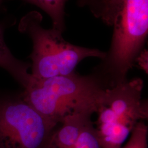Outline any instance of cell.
<instances>
[{
  "instance_id": "obj_12",
  "label": "cell",
  "mask_w": 148,
  "mask_h": 148,
  "mask_svg": "<svg viewBox=\"0 0 148 148\" xmlns=\"http://www.w3.org/2000/svg\"><path fill=\"white\" fill-rule=\"evenodd\" d=\"M93 1L94 0H77V5L79 7L87 6Z\"/></svg>"
},
{
  "instance_id": "obj_9",
  "label": "cell",
  "mask_w": 148,
  "mask_h": 148,
  "mask_svg": "<svg viewBox=\"0 0 148 148\" xmlns=\"http://www.w3.org/2000/svg\"><path fill=\"white\" fill-rule=\"evenodd\" d=\"M71 148H101L91 119L85 124L77 140Z\"/></svg>"
},
{
  "instance_id": "obj_13",
  "label": "cell",
  "mask_w": 148,
  "mask_h": 148,
  "mask_svg": "<svg viewBox=\"0 0 148 148\" xmlns=\"http://www.w3.org/2000/svg\"><path fill=\"white\" fill-rule=\"evenodd\" d=\"M1 1V0H0V1Z\"/></svg>"
},
{
  "instance_id": "obj_11",
  "label": "cell",
  "mask_w": 148,
  "mask_h": 148,
  "mask_svg": "<svg viewBox=\"0 0 148 148\" xmlns=\"http://www.w3.org/2000/svg\"><path fill=\"white\" fill-rule=\"evenodd\" d=\"M138 63L145 73L148 72V52L144 49L140 53L136 60V64Z\"/></svg>"
},
{
  "instance_id": "obj_10",
  "label": "cell",
  "mask_w": 148,
  "mask_h": 148,
  "mask_svg": "<svg viewBox=\"0 0 148 148\" xmlns=\"http://www.w3.org/2000/svg\"><path fill=\"white\" fill-rule=\"evenodd\" d=\"M148 126L145 122H138L131 133L129 140L121 148H148Z\"/></svg>"
},
{
  "instance_id": "obj_1",
  "label": "cell",
  "mask_w": 148,
  "mask_h": 148,
  "mask_svg": "<svg viewBox=\"0 0 148 148\" xmlns=\"http://www.w3.org/2000/svg\"><path fill=\"white\" fill-rule=\"evenodd\" d=\"M92 13L112 27L110 47L94 70L109 88L125 82L148 34V0H94Z\"/></svg>"
},
{
  "instance_id": "obj_8",
  "label": "cell",
  "mask_w": 148,
  "mask_h": 148,
  "mask_svg": "<svg viewBox=\"0 0 148 148\" xmlns=\"http://www.w3.org/2000/svg\"><path fill=\"white\" fill-rule=\"evenodd\" d=\"M46 13L52 22V28L63 33L65 29V7L68 0H24Z\"/></svg>"
},
{
  "instance_id": "obj_6",
  "label": "cell",
  "mask_w": 148,
  "mask_h": 148,
  "mask_svg": "<svg viewBox=\"0 0 148 148\" xmlns=\"http://www.w3.org/2000/svg\"><path fill=\"white\" fill-rule=\"evenodd\" d=\"M90 115H74L67 117L56 127L48 148H71L77 140Z\"/></svg>"
},
{
  "instance_id": "obj_3",
  "label": "cell",
  "mask_w": 148,
  "mask_h": 148,
  "mask_svg": "<svg viewBox=\"0 0 148 148\" xmlns=\"http://www.w3.org/2000/svg\"><path fill=\"white\" fill-rule=\"evenodd\" d=\"M42 16L32 11L22 18L19 29L32 39V51L30 56L32 77L47 79L74 74L84 59L95 57L102 60L106 52L97 48L84 47L68 42L63 32L42 26Z\"/></svg>"
},
{
  "instance_id": "obj_4",
  "label": "cell",
  "mask_w": 148,
  "mask_h": 148,
  "mask_svg": "<svg viewBox=\"0 0 148 148\" xmlns=\"http://www.w3.org/2000/svg\"><path fill=\"white\" fill-rule=\"evenodd\" d=\"M143 86L142 79L134 78L106 90L94 123L101 148H121L138 123L148 119Z\"/></svg>"
},
{
  "instance_id": "obj_2",
  "label": "cell",
  "mask_w": 148,
  "mask_h": 148,
  "mask_svg": "<svg viewBox=\"0 0 148 148\" xmlns=\"http://www.w3.org/2000/svg\"><path fill=\"white\" fill-rule=\"evenodd\" d=\"M109 88L94 72L47 79L32 76L23 95L42 116L57 126L67 117L95 113Z\"/></svg>"
},
{
  "instance_id": "obj_7",
  "label": "cell",
  "mask_w": 148,
  "mask_h": 148,
  "mask_svg": "<svg viewBox=\"0 0 148 148\" xmlns=\"http://www.w3.org/2000/svg\"><path fill=\"white\" fill-rule=\"evenodd\" d=\"M5 25L0 24V68L5 70L24 88L27 85L31 74V65L16 58L11 52L5 40Z\"/></svg>"
},
{
  "instance_id": "obj_5",
  "label": "cell",
  "mask_w": 148,
  "mask_h": 148,
  "mask_svg": "<svg viewBox=\"0 0 148 148\" xmlns=\"http://www.w3.org/2000/svg\"><path fill=\"white\" fill-rule=\"evenodd\" d=\"M56 127L22 92L0 91V148H48Z\"/></svg>"
}]
</instances>
